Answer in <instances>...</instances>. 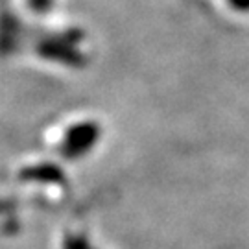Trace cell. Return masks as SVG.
<instances>
[{
    "instance_id": "6da1fadb",
    "label": "cell",
    "mask_w": 249,
    "mask_h": 249,
    "mask_svg": "<svg viewBox=\"0 0 249 249\" xmlns=\"http://www.w3.org/2000/svg\"><path fill=\"white\" fill-rule=\"evenodd\" d=\"M94 139H96L94 129H90V127H80L78 131L71 133V137H69V141L65 144L63 151H65L69 157L81 155L85 150H89L90 142H94Z\"/></svg>"
},
{
    "instance_id": "3957f363",
    "label": "cell",
    "mask_w": 249,
    "mask_h": 249,
    "mask_svg": "<svg viewBox=\"0 0 249 249\" xmlns=\"http://www.w3.org/2000/svg\"><path fill=\"white\" fill-rule=\"evenodd\" d=\"M50 4V0H32V6H36L37 9H43Z\"/></svg>"
},
{
    "instance_id": "7a4b0ae2",
    "label": "cell",
    "mask_w": 249,
    "mask_h": 249,
    "mask_svg": "<svg viewBox=\"0 0 249 249\" xmlns=\"http://www.w3.org/2000/svg\"><path fill=\"white\" fill-rule=\"evenodd\" d=\"M63 249H92L85 236H67L63 242Z\"/></svg>"
},
{
    "instance_id": "277c9868",
    "label": "cell",
    "mask_w": 249,
    "mask_h": 249,
    "mask_svg": "<svg viewBox=\"0 0 249 249\" xmlns=\"http://www.w3.org/2000/svg\"><path fill=\"white\" fill-rule=\"evenodd\" d=\"M92 249H94V248H92Z\"/></svg>"
}]
</instances>
